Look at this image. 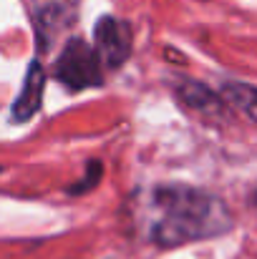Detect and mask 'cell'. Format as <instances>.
<instances>
[{"mask_svg": "<svg viewBox=\"0 0 257 259\" xmlns=\"http://www.w3.org/2000/svg\"><path fill=\"white\" fill-rule=\"evenodd\" d=\"M93 51L108 71L121 68L134 51V33L126 20H119L114 15H103L96 23L93 30Z\"/></svg>", "mask_w": 257, "mask_h": 259, "instance_id": "cell-4", "label": "cell"}, {"mask_svg": "<svg viewBox=\"0 0 257 259\" xmlns=\"http://www.w3.org/2000/svg\"><path fill=\"white\" fill-rule=\"evenodd\" d=\"M43 91H46V71L41 66V61H30L28 71H25V78H23V88L18 93V98L13 101L10 106V118L15 123H25L30 121L38 111H41V103H43Z\"/></svg>", "mask_w": 257, "mask_h": 259, "instance_id": "cell-6", "label": "cell"}, {"mask_svg": "<svg viewBox=\"0 0 257 259\" xmlns=\"http://www.w3.org/2000/svg\"><path fill=\"white\" fill-rule=\"evenodd\" d=\"M101 176H103V164L96 161V159H91L86 164V176L81 181H76L74 186H68V194H86V191H91L93 186H98Z\"/></svg>", "mask_w": 257, "mask_h": 259, "instance_id": "cell-8", "label": "cell"}, {"mask_svg": "<svg viewBox=\"0 0 257 259\" xmlns=\"http://www.w3.org/2000/svg\"><path fill=\"white\" fill-rule=\"evenodd\" d=\"M171 91H174L176 101H179L187 111H192L197 118H202L204 123H209V126H222V123H227V118H230V106L225 103V98H222L217 91H212L209 86H204V83H199V81H194V78L179 76V78H174Z\"/></svg>", "mask_w": 257, "mask_h": 259, "instance_id": "cell-5", "label": "cell"}, {"mask_svg": "<svg viewBox=\"0 0 257 259\" xmlns=\"http://www.w3.org/2000/svg\"><path fill=\"white\" fill-rule=\"evenodd\" d=\"M53 78L61 81L68 91H86L103 83L101 61L84 38H71L53 63Z\"/></svg>", "mask_w": 257, "mask_h": 259, "instance_id": "cell-2", "label": "cell"}, {"mask_svg": "<svg viewBox=\"0 0 257 259\" xmlns=\"http://www.w3.org/2000/svg\"><path fill=\"white\" fill-rule=\"evenodd\" d=\"M219 96L225 98L230 108L240 111L257 126V86L242 83V81H225L219 88Z\"/></svg>", "mask_w": 257, "mask_h": 259, "instance_id": "cell-7", "label": "cell"}, {"mask_svg": "<svg viewBox=\"0 0 257 259\" xmlns=\"http://www.w3.org/2000/svg\"><path fill=\"white\" fill-rule=\"evenodd\" d=\"M252 204H255V209H257V191H255V196H252Z\"/></svg>", "mask_w": 257, "mask_h": 259, "instance_id": "cell-9", "label": "cell"}, {"mask_svg": "<svg viewBox=\"0 0 257 259\" xmlns=\"http://www.w3.org/2000/svg\"><path fill=\"white\" fill-rule=\"evenodd\" d=\"M0 171H3V169H0Z\"/></svg>", "mask_w": 257, "mask_h": 259, "instance_id": "cell-10", "label": "cell"}, {"mask_svg": "<svg viewBox=\"0 0 257 259\" xmlns=\"http://www.w3.org/2000/svg\"><path fill=\"white\" fill-rule=\"evenodd\" d=\"M154 206L162 211V219L154 222L149 237L162 249L217 239L235 229V214L227 201L197 186H157Z\"/></svg>", "mask_w": 257, "mask_h": 259, "instance_id": "cell-1", "label": "cell"}, {"mask_svg": "<svg viewBox=\"0 0 257 259\" xmlns=\"http://www.w3.org/2000/svg\"><path fill=\"white\" fill-rule=\"evenodd\" d=\"M30 15L35 25L38 51L48 53L51 46L76 25L79 3L76 0H30Z\"/></svg>", "mask_w": 257, "mask_h": 259, "instance_id": "cell-3", "label": "cell"}]
</instances>
